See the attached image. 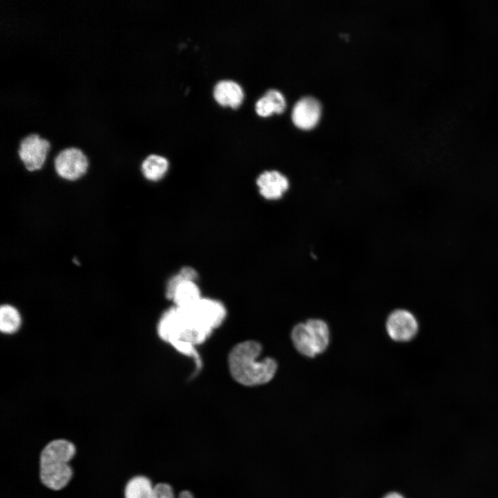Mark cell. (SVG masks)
Returning <instances> with one entry per match:
<instances>
[{"instance_id":"obj_12","label":"cell","mask_w":498,"mask_h":498,"mask_svg":"<svg viewBox=\"0 0 498 498\" xmlns=\"http://www.w3.org/2000/svg\"><path fill=\"white\" fill-rule=\"evenodd\" d=\"M291 339L295 349L303 356L313 358L317 355L313 338L306 322L299 323L293 327Z\"/></svg>"},{"instance_id":"obj_17","label":"cell","mask_w":498,"mask_h":498,"mask_svg":"<svg viewBox=\"0 0 498 498\" xmlns=\"http://www.w3.org/2000/svg\"><path fill=\"white\" fill-rule=\"evenodd\" d=\"M273 102L275 108V113H282L286 108V100L283 94L276 89H269L264 94Z\"/></svg>"},{"instance_id":"obj_8","label":"cell","mask_w":498,"mask_h":498,"mask_svg":"<svg viewBox=\"0 0 498 498\" xmlns=\"http://www.w3.org/2000/svg\"><path fill=\"white\" fill-rule=\"evenodd\" d=\"M260 194L268 200H277L282 197L289 187L286 176L276 170L262 172L257 179Z\"/></svg>"},{"instance_id":"obj_15","label":"cell","mask_w":498,"mask_h":498,"mask_svg":"<svg viewBox=\"0 0 498 498\" xmlns=\"http://www.w3.org/2000/svg\"><path fill=\"white\" fill-rule=\"evenodd\" d=\"M21 324L18 311L12 306L3 305L0 309V328L6 333L16 331Z\"/></svg>"},{"instance_id":"obj_7","label":"cell","mask_w":498,"mask_h":498,"mask_svg":"<svg viewBox=\"0 0 498 498\" xmlns=\"http://www.w3.org/2000/svg\"><path fill=\"white\" fill-rule=\"evenodd\" d=\"M321 114L320 102L313 97L299 100L292 111L293 123L302 129H310L318 122Z\"/></svg>"},{"instance_id":"obj_11","label":"cell","mask_w":498,"mask_h":498,"mask_svg":"<svg viewBox=\"0 0 498 498\" xmlns=\"http://www.w3.org/2000/svg\"><path fill=\"white\" fill-rule=\"evenodd\" d=\"M154 482L147 476L135 475L126 483L124 498H153Z\"/></svg>"},{"instance_id":"obj_6","label":"cell","mask_w":498,"mask_h":498,"mask_svg":"<svg viewBox=\"0 0 498 498\" xmlns=\"http://www.w3.org/2000/svg\"><path fill=\"white\" fill-rule=\"evenodd\" d=\"M418 328L415 317L404 309L392 311L386 322L388 335L396 342H407L412 340L416 335Z\"/></svg>"},{"instance_id":"obj_16","label":"cell","mask_w":498,"mask_h":498,"mask_svg":"<svg viewBox=\"0 0 498 498\" xmlns=\"http://www.w3.org/2000/svg\"><path fill=\"white\" fill-rule=\"evenodd\" d=\"M255 111L261 117H267L275 113V108L271 100L265 95L255 104Z\"/></svg>"},{"instance_id":"obj_10","label":"cell","mask_w":498,"mask_h":498,"mask_svg":"<svg viewBox=\"0 0 498 498\" xmlns=\"http://www.w3.org/2000/svg\"><path fill=\"white\" fill-rule=\"evenodd\" d=\"M181 273L183 278L175 287L171 299L176 308L185 309L197 303L202 297L195 282L189 280L182 272Z\"/></svg>"},{"instance_id":"obj_18","label":"cell","mask_w":498,"mask_h":498,"mask_svg":"<svg viewBox=\"0 0 498 498\" xmlns=\"http://www.w3.org/2000/svg\"><path fill=\"white\" fill-rule=\"evenodd\" d=\"M153 498H174L172 487L165 482L154 484Z\"/></svg>"},{"instance_id":"obj_3","label":"cell","mask_w":498,"mask_h":498,"mask_svg":"<svg viewBox=\"0 0 498 498\" xmlns=\"http://www.w3.org/2000/svg\"><path fill=\"white\" fill-rule=\"evenodd\" d=\"M177 309L195 344L203 342L213 329L221 324L226 315V310L221 302L207 298H201L187 308Z\"/></svg>"},{"instance_id":"obj_14","label":"cell","mask_w":498,"mask_h":498,"mask_svg":"<svg viewBox=\"0 0 498 498\" xmlns=\"http://www.w3.org/2000/svg\"><path fill=\"white\" fill-rule=\"evenodd\" d=\"M306 324L313 339L317 354L323 353L329 344V329L327 324L319 319H310Z\"/></svg>"},{"instance_id":"obj_1","label":"cell","mask_w":498,"mask_h":498,"mask_svg":"<svg viewBox=\"0 0 498 498\" xmlns=\"http://www.w3.org/2000/svg\"><path fill=\"white\" fill-rule=\"evenodd\" d=\"M262 347L255 340L238 343L230 350L228 363L233 379L244 386H257L266 384L275 376L277 362L272 358L259 359Z\"/></svg>"},{"instance_id":"obj_9","label":"cell","mask_w":498,"mask_h":498,"mask_svg":"<svg viewBox=\"0 0 498 498\" xmlns=\"http://www.w3.org/2000/svg\"><path fill=\"white\" fill-rule=\"evenodd\" d=\"M215 100L221 106L237 108L243 102L244 94L241 86L234 81L221 80L213 91Z\"/></svg>"},{"instance_id":"obj_2","label":"cell","mask_w":498,"mask_h":498,"mask_svg":"<svg viewBox=\"0 0 498 498\" xmlns=\"http://www.w3.org/2000/svg\"><path fill=\"white\" fill-rule=\"evenodd\" d=\"M76 453L75 445L67 439H57L48 443L40 452L39 459L42 485L54 491L65 488L73 477L70 463Z\"/></svg>"},{"instance_id":"obj_13","label":"cell","mask_w":498,"mask_h":498,"mask_svg":"<svg viewBox=\"0 0 498 498\" xmlns=\"http://www.w3.org/2000/svg\"><path fill=\"white\" fill-rule=\"evenodd\" d=\"M169 168L167 159L160 155H148L141 163V171L145 178L151 181L160 180Z\"/></svg>"},{"instance_id":"obj_5","label":"cell","mask_w":498,"mask_h":498,"mask_svg":"<svg viewBox=\"0 0 498 498\" xmlns=\"http://www.w3.org/2000/svg\"><path fill=\"white\" fill-rule=\"evenodd\" d=\"M57 175L63 179L73 181L82 177L89 168V159L82 149L67 147L60 150L54 159Z\"/></svg>"},{"instance_id":"obj_20","label":"cell","mask_w":498,"mask_h":498,"mask_svg":"<svg viewBox=\"0 0 498 498\" xmlns=\"http://www.w3.org/2000/svg\"><path fill=\"white\" fill-rule=\"evenodd\" d=\"M178 498H194V497L190 491L183 490L180 492Z\"/></svg>"},{"instance_id":"obj_4","label":"cell","mask_w":498,"mask_h":498,"mask_svg":"<svg viewBox=\"0 0 498 498\" xmlns=\"http://www.w3.org/2000/svg\"><path fill=\"white\" fill-rule=\"evenodd\" d=\"M51 148L50 142L36 133L22 138L18 144L17 154L25 168L29 172L41 169Z\"/></svg>"},{"instance_id":"obj_19","label":"cell","mask_w":498,"mask_h":498,"mask_svg":"<svg viewBox=\"0 0 498 498\" xmlns=\"http://www.w3.org/2000/svg\"><path fill=\"white\" fill-rule=\"evenodd\" d=\"M383 498H405L401 494L396 492H391L387 494Z\"/></svg>"}]
</instances>
